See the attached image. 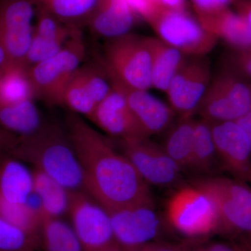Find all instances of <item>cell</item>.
I'll return each mask as SVG.
<instances>
[{"mask_svg": "<svg viewBox=\"0 0 251 251\" xmlns=\"http://www.w3.org/2000/svg\"><path fill=\"white\" fill-rule=\"evenodd\" d=\"M0 160V198L25 204L34 191V176L24 162L7 153Z\"/></svg>", "mask_w": 251, "mask_h": 251, "instance_id": "cell-19", "label": "cell"}, {"mask_svg": "<svg viewBox=\"0 0 251 251\" xmlns=\"http://www.w3.org/2000/svg\"><path fill=\"white\" fill-rule=\"evenodd\" d=\"M104 72L112 88L123 96L149 137L166 131L173 125L175 112L171 107L149 94L148 90L129 87L105 70Z\"/></svg>", "mask_w": 251, "mask_h": 251, "instance_id": "cell-15", "label": "cell"}, {"mask_svg": "<svg viewBox=\"0 0 251 251\" xmlns=\"http://www.w3.org/2000/svg\"><path fill=\"white\" fill-rule=\"evenodd\" d=\"M193 117H180L169 127L162 145L168 156L181 170L189 169L192 153L194 125Z\"/></svg>", "mask_w": 251, "mask_h": 251, "instance_id": "cell-25", "label": "cell"}, {"mask_svg": "<svg viewBox=\"0 0 251 251\" xmlns=\"http://www.w3.org/2000/svg\"><path fill=\"white\" fill-rule=\"evenodd\" d=\"M218 162L211 122L202 118L196 120L192 153L188 170L206 175L214 171Z\"/></svg>", "mask_w": 251, "mask_h": 251, "instance_id": "cell-24", "label": "cell"}, {"mask_svg": "<svg viewBox=\"0 0 251 251\" xmlns=\"http://www.w3.org/2000/svg\"><path fill=\"white\" fill-rule=\"evenodd\" d=\"M120 151L149 186L168 187L179 181L182 170L161 145L149 138L120 140Z\"/></svg>", "mask_w": 251, "mask_h": 251, "instance_id": "cell-12", "label": "cell"}, {"mask_svg": "<svg viewBox=\"0 0 251 251\" xmlns=\"http://www.w3.org/2000/svg\"><path fill=\"white\" fill-rule=\"evenodd\" d=\"M234 0H191L196 16L232 7Z\"/></svg>", "mask_w": 251, "mask_h": 251, "instance_id": "cell-32", "label": "cell"}, {"mask_svg": "<svg viewBox=\"0 0 251 251\" xmlns=\"http://www.w3.org/2000/svg\"><path fill=\"white\" fill-rule=\"evenodd\" d=\"M247 134L251 145V110L236 121Z\"/></svg>", "mask_w": 251, "mask_h": 251, "instance_id": "cell-37", "label": "cell"}, {"mask_svg": "<svg viewBox=\"0 0 251 251\" xmlns=\"http://www.w3.org/2000/svg\"><path fill=\"white\" fill-rule=\"evenodd\" d=\"M108 211L114 239L124 251H136L159 232L161 221L153 200Z\"/></svg>", "mask_w": 251, "mask_h": 251, "instance_id": "cell-11", "label": "cell"}, {"mask_svg": "<svg viewBox=\"0 0 251 251\" xmlns=\"http://www.w3.org/2000/svg\"><path fill=\"white\" fill-rule=\"evenodd\" d=\"M39 236L46 251H84L72 226L59 218L44 216Z\"/></svg>", "mask_w": 251, "mask_h": 251, "instance_id": "cell-26", "label": "cell"}, {"mask_svg": "<svg viewBox=\"0 0 251 251\" xmlns=\"http://www.w3.org/2000/svg\"><path fill=\"white\" fill-rule=\"evenodd\" d=\"M211 79V63L206 56L188 57L166 92L175 113L181 117H193Z\"/></svg>", "mask_w": 251, "mask_h": 251, "instance_id": "cell-10", "label": "cell"}, {"mask_svg": "<svg viewBox=\"0 0 251 251\" xmlns=\"http://www.w3.org/2000/svg\"><path fill=\"white\" fill-rule=\"evenodd\" d=\"M19 137L0 127V155L7 153L16 144Z\"/></svg>", "mask_w": 251, "mask_h": 251, "instance_id": "cell-34", "label": "cell"}, {"mask_svg": "<svg viewBox=\"0 0 251 251\" xmlns=\"http://www.w3.org/2000/svg\"><path fill=\"white\" fill-rule=\"evenodd\" d=\"M34 192L42 204L44 216L59 218L69 213L71 191L38 170H33Z\"/></svg>", "mask_w": 251, "mask_h": 251, "instance_id": "cell-23", "label": "cell"}, {"mask_svg": "<svg viewBox=\"0 0 251 251\" xmlns=\"http://www.w3.org/2000/svg\"><path fill=\"white\" fill-rule=\"evenodd\" d=\"M39 240L0 217V251H31Z\"/></svg>", "mask_w": 251, "mask_h": 251, "instance_id": "cell-30", "label": "cell"}, {"mask_svg": "<svg viewBox=\"0 0 251 251\" xmlns=\"http://www.w3.org/2000/svg\"><path fill=\"white\" fill-rule=\"evenodd\" d=\"M29 69L25 64L13 62L0 69V105L35 98Z\"/></svg>", "mask_w": 251, "mask_h": 251, "instance_id": "cell-22", "label": "cell"}, {"mask_svg": "<svg viewBox=\"0 0 251 251\" xmlns=\"http://www.w3.org/2000/svg\"><path fill=\"white\" fill-rule=\"evenodd\" d=\"M103 251H124L122 250L121 248L119 247L118 245L115 243V244H112V246H110V247H108V249H105Z\"/></svg>", "mask_w": 251, "mask_h": 251, "instance_id": "cell-40", "label": "cell"}, {"mask_svg": "<svg viewBox=\"0 0 251 251\" xmlns=\"http://www.w3.org/2000/svg\"><path fill=\"white\" fill-rule=\"evenodd\" d=\"M232 7L245 18L251 27V0H234Z\"/></svg>", "mask_w": 251, "mask_h": 251, "instance_id": "cell-36", "label": "cell"}, {"mask_svg": "<svg viewBox=\"0 0 251 251\" xmlns=\"http://www.w3.org/2000/svg\"><path fill=\"white\" fill-rule=\"evenodd\" d=\"M206 31L222 39L233 50L251 48V27L232 7L196 16Z\"/></svg>", "mask_w": 251, "mask_h": 251, "instance_id": "cell-18", "label": "cell"}, {"mask_svg": "<svg viewBox=\"0 0 251 251\" xmlns=\"http://www.w3.org/2000/svg\"><path fill=\"white\" fill-rule=\"evenodd\" d=\"M251 110V83L227 66L211 79L197 110L211 122H236Z\"/></svg>", "mask_w": 251, "mask_h": 251, "instance_id": "cell-4", "label": "cell"}, {"mask_svg": "<svg viewBox=\"0 0 251 251\" xmlns=\"http://www.w3.org/2000/svg\"><path fill=\"white\" fill-rule=\"evenodd\" d=\"M34 3L0 0V41L10 62L25 64L34 31Z\"/></svg>", "mask_w": 251, "mask_h": 251, "instance_id": "cell-13", "label": "cell"}, {"mask_svg": "<svg viewBox=\"0 0 251 251\" xmlns=\"http://www.w3.org/2000/svg\"><path fill=\"white\" fill-rule=\"evenodd\" d=\"M158 10H187L186 0H150Z\"/></svg>", "mask_w": 251, "mask_h": 251, "instance_id": "cell-33", "label": "cell"}, {"mask_svg": "<svg viewBox=\"0 0 251 251\" xmlns=\"http://www.w3.org/2000/svg\"><path fill=\"white\" fill-rule=\"evenodd\" d=\"M9 62L7 54H6L4 47H3L2 44H1V41H0V69H2Z\"/></svg>", "mask_w": 251, "mask_h": 251, "instance_id": "cell-39", "label": "cell"}, {"mask_svg": "<svg viewBox=\"0 0 251 251\" xmlns=\"http://www.w3.org/2000/svg\"><path fill=\"white\" fill-rule=\"evenodd\" d=\"M100 65L129 87L144 90L151 87V54L146 36L128 33L110 39Z\"/></svg>", "mask_w": 251, "mask_h": 251, "instance_id": "cell-5", "label": "cell"}, {"mask_svg": "<svg viewBox=\"0 0 251 251\" xmlns=\"http://www.w3.org/2000/svg\"></svg>", "mask_w": 251, "mask_h": 251, "instance_id": "cell-42", "label": "cell"}, {"mask_svg": "<svg viewBox=\"0 0 251 251\" xmlns=\"http://www.w3.org/2000/svg\"><path fill=\"white\" fill-rule=\"evenodd\" d=\"M145 22L158 39L188 57L206 56L218 39L187 10H157Z\"/></svg>", "mask_w": 251, "mask_h": 251, "instance_id": "cell-7", "label": "cell"}, {"mask_svg": "<svg viewBox=\"0 0 251 251\" xmlns=\"http://www.w3.org/2000/svg\"><path fill=\"white\" fill-rule=\"evenodd\" d=\"M0 217L27 233L39 238L43 218L33 211L27 203L9 202L0 198Z\"/></svg>", "mask_w": 251, "mask_h": 251, "instance_id": "cell-28", "label": "cell"}, {"mask_svg": "<svg viewBox=\"0 0 251 251\" xmlns=\"http://www.w3.org/2000/svg\"><path fill=\"white\" fill-rule=\"evenodd\" d=\"M85 46L77 30L57 54L29 68L36 97L50 105H63L69 81L80 67L85 56Z\"/></svg>", "mask_w": 251, "mask_h": 251, "instance_id": "cell-3", "label": "cell"}, {"mask_svg": "<svg viewBox=\"0 0 251 251\" xmlns=\"http://www.w3.org/2000/svg\"><path fill=\"white\" fill-rule=\"evenodd\" d=\"M90 120L105 133L120 140L150 138L123 96L113 88Z\"/></svg>", "mask_w": 251, "mask_h": 251, "instance_id": "cell-16", "label": "cell"}, {"mask_svg": "<svg viewBox=\"0 0 251 251\" xmlns=\"http://www.w3.org/2000/svg\"><path fill=\"white\" fill-rule=\"evenodd\" d=\"M192 184L207 193L215 204L219 229L251 234V189L243 181L205 176Z\"/></svg>", "mask_w": 251, "mask_h": 251, "instance_id": "cell-8", "label": "cell"}, {"mask_svg": "<svg viewBox=\"0 0 251 251\" xmlns=\"http://www.w3.org/2000/svg\"><path fill=\"white\" fill-rule=\"evenodd\" d=\"M151 54V87L166 92L188 56L158 37H147Z\"/></svg>", "mask_w": 251, "mask_h": 251, "instance_id": "cell-20", "label": "cell"}, {"mask_svg": "<svg viewBox=\"0 0 251 251\" xmlns=\"http://www.w3.org/2000/svg\"><path fill=\"white\" fill-rule=\"evenodd\" d=\"M136 251H186L184 247L162 243H148Z\"/></svg>", "mask_w": 251, "mask_h": 251, "instance_id": "cell-35", "label": "cell"}, {"mask_svg": "<svg viewBox=\"0 0 251 251\" xmlns=\"http://www.w3.org/2000/svg\"><path fill=\"white\" fill-rule=\"evenodd\" d=\"M244 77L251 78V48L243 50H233L229 54L227 65Z\"/></svg>", "mask_w": 251, "mask_h": 251, "instance_id": "cell-31", "label": "cell"}, {"mask_svg": "<svg viewBox=\"0 0 251 251\" xmlns=\"http://www.w3.org/2000/svg\"><path fill=\"white\" fill-rule=\"evenodd\" d=\"M138 18L126 0H98L87 21L94 32L110 39L130 33Z\"/></svg>", "mask_w": 251, "mask_h": 251, "instance_id": "cell-17", "label": "cell"}, {"mask_svg": "<svg viewBox=\"0 0 251 251\" xmlns=\"http://www.w3.org/2000/svg\"><path fill=\"white\" fill-rule=\"evenodd\" d=\"M49 175L71 192H86L83 173L67 129L44 123L39 130L19 137L7 153Z\"/></svg>", "mask_w": 251, "mask_h": 251, "instance_id": "cell-2", "label": "cell"}, {"mask_svg": "<svg viewBox=\"0 0 251 251\" xmlns=\"http://www.w3.org/2000/svg\"><path fill=\"white\" fill-rule=\"evenodd\" d=\"M66 129L91 197L107 210L152 201L150 186L126 157L80 115L69 114Z\"/></svg>", "mask_w": 251, "mask_h": 251, "instance_id": "cell-1", "label": "cell"}, {"mask_svg": "<svg viewBox=\"0 0 251 251\" xmlns=\"http://www.w3.org/2000/svg\"><path fill=\"white\" fill-rule=\"evenodd\" d=\"M195 251H237L233 248L224 244H213L201 248Z\"/></svg>", "mask_w": 251, "mask_h": 251, "instance_id": "cell-38", "label": "cell"}, {"mask_svg": "<svg viewBox=\"0 0 251 251\" xmlns=\"http://www.w3.org/2000/svg\"><path fill=\"white\" fill-rule=\"evenodd\" d=\"M213 138L221 166L236 179L247 180L251 167V145L236 122H211Z\"/></svg>", "mask_w": 251, "mask_h": 251, "instance_id": "cell-14", "label": "cell"}, {"mask_svg": "<svg viewBox=\"0 0 251 251\" xmlns=\"http://www.w3.org/2000/svg\"><path fill=\"white\" fill-rule=\"evenodd\" d=\"M44 123L34 99L0 105V127L18 137L32 134Z\"/></svg>", "mask_w": 251, "mask_h": 251, "instance_id": "cell-21", "label": "cell"}, {"mask_svg": "<svg viewBox=\"0 0 251 251\" xmlns=\"http://www.w3.org/2000/svg\"><path fill=\"white\" fill-rule=\"evenodd\" d=\"M68 214L84 251H103L116 243L108 210L88 193H71Z\"/></svg>", "mask_w": 251, "mask_h": 251, "instance_id": "cell-9", "label": "cell"}, {"mask_svg": "<svg viewBox=\"0 0 251 251\" xmlns=\"http://www.w3.org/2000/svg\"><path fill=\"white\" fill-rule=\"evenodd\" d=\"M62 22L87 21L98 0H32Z\"/></svg>", "mask_w": 251, "mask_h": 251, "instance_id": "cell-27", "label": "cell"}, {"mask_svg": "<svg viewBox=\"0 0 251 251\" xmlns=\"http://www.w3.org/2000/svg\"><path fill=\"white\" fill-rule=\"evenodd\" d=\"M247 180H249V181L251 183V167L250 171H249V175H248Z\"/></svg>", "mask_w": 251, "mask_h": 251, "instance_id": "cell-41", "label": "cell"}, {"mask_svg": "<svg viewBox=\"0 0 251 251\" xmlns=\"http://www.w3.org/2000/svg\"><path fill=\"white\" fill-rule=\"evenodd\" d=\"M166 216L173 228L190 237L208 235L219 227L215 204L193 184L181 186L168 198Z\"/></svg>", "mask_w": 251, "mask_h": 251, "instance_id": "cell-6", "label": "cell"}, {"mask_svg": "<svg viewBox=\"0 0 251 251\" xmlns=\"http://www.w3.org/2000/svg\"><path fill=\"white\" fill-rule=\"evenodd\" d=\"M63 105H67L72 112L78 115H84L89 119L97 108V104L86 88L78 69L73 75L66 88Z\"/></svg>", "mask_w": 251, "mask_h": 251, "instance_id": "cell-29", "label": "cell"}]
</instances>
